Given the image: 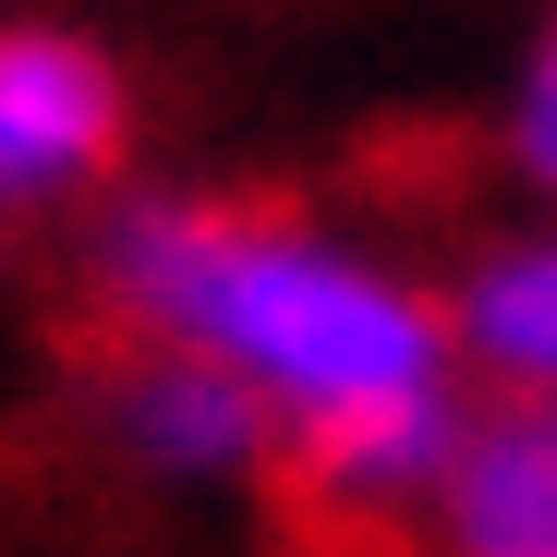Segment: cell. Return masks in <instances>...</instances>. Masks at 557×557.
<instances>
[{"label": "cell", "mask_w": 557, "mask_h": 557, "mask_svg": "<svg viewBox=\"0 0 557 557\" xmlns=\"http://www.w3.org/2000/svg\"><path fill=\"white\" fill-rule=\"evenodd\" d=\"M98 278L158 351H207L304 448L448 400V304L315 219H267L219 195H122L98 219Z\"/></svg>", "instance_id": "1"}, {"label": "cell", "mask_w": 557, "mask_h": 557, "mask_svg": "<svg viewBox=\"0 0 557 557\" xmlns=\"http://www.w3.org/2000/svg\"><path fill=\"white\" fill-rule=\"evenodd\" d=\"M122 61L73 25H0V219L61 207L122 158Z\"/></svg>", "instance_id": "2"}, {"label": "cell", "mask_w": 557, "mask_h": 557, "mask_svg": "<svg viewBox=\"0 0 557 557\" xmlns=\"http://www.w3.org/2000/svg\"><path fill=\"white\" fill-rule=\"evenodd\" d=\"M110 436L146 460V473L207 485V473H243V460L278 436V412L231 376V363H207V351H146L110 388Z\"/></svg>", "instance_id": "3"}, {"label": "cell", "mask_w": 557, "mask_h": 557, "mask_svg": "<svg viewBox=\"0 0 557 557\" xmlns=\"http://www.w3.org/2000/svg\"><path fill=\"white\" fill-rule=\"evenodd\" d=\"M436 533L448 557H557V412L533 400L473 412V436L436 485Z\"/></svg>", "instance_id": "4"}, {"label": "cell", "mask_w": 557, "mask_h": 557, "mask_svg": "<svg viewBox=\"0 0 557 557\" xmlns=\"http://www.w3.org/2000/svg\"><path fill=\"white\" fill-rule=\"evenodd\" d=\"M448 339H460L473 376H497L509 400L557 412V231L473 255V278L448 292Z\"/></svg>", "instance_id": "5"}, {"label": "cell", "mask_w": 557, "mask_h": 557, "mask_svg": "<svg viewBox=\"0 0 557 557\" xmlns=\"http://www.w3.org/2000/svg\"><path fill=\"white\" fill-rule=\"evenodd\" d=\"M460 436H473V412H460V388H448V400H412V412H388V424H351V436L304 448V473H315V497H339V509H424V497L448 485Z\"/></svg>", "instance_id": "6"}, {"label": "cell", "mask_w": 557, "mask_h": 557, "mask_svg": "<svg viewBox=\"0 0 557 557\" xmlns=\"http://www.w3.org/2000/svg\"><path fill=\"white\" fill-rule=\"evenodd\" d=\"M509 158H521V182H533V195H557V37L533 49L521 98H509Z\"/></svg>", "instance_id": "7"}]
</instances>
